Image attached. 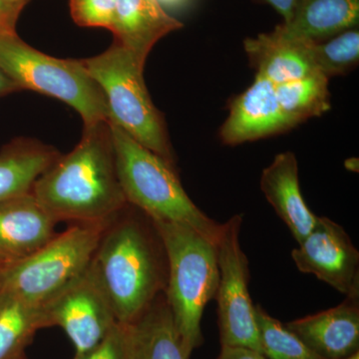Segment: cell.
Here are the masks:
<instances>
[{"mask_svg":"<svg viewBox=\"0 0 359 359\" xmlns=\"http://www.w3.org/2000/svg\"><path fill=\"white\" fill-rule=\"evenodd\" d=\"M276 93L283 112L295 125L330 109L328 78L320 73L276 85Z\"/></svg>","mask_w":359,"mask_h":359,"instance_id":"21","label":"cell"},{"mask_svg":"<svg viewBox=\"0 0 359 359\" xmlns=\"http://www.w3.org/2000/svg\"><path fill=\"white\" fill-rule=\"evenodd\" d=\"M215 359H266L263 353L250 348L238 346H221V351Z\"/></svg>","mask_w":359,"mask_h":359,"instance_id":"26","label":"cell"},{"mask_svg":"<svg viewBox=\"0 0 359 359\" xmlns=\"http://www.w3.org/2000/svg\"><path fill=\"white\" fill-rule=\"evenodd\" d=\"M82 62L102 89L109 110V123L174 165L166 124L149 94L144 66L115 42L107 50L82 59Z\"/></svg>","mask_w":359,"mask_h":359,"instance_id":"5","label":"cell"},{"mask_svg":"<svg viewBox=\"0 0 359 359\" xmlns=\"http://www.w3.org/2000/svg\"><path fill=\"white\" fill-rule=\"evenodd\" d=\"M164 245L168 262L165 297L189 356L202 346L201 328L208 302L216 299L218 257L215 243L186 224L153 221Z\"/></svg>","mask_w":359,"mask_h":359,"instance_id":"3","label":"cell"},{"mask_svg":"<svg viewBox=\"0 0 359 359\" xmlns=\"http://www.w3.org/2000/svg\"><path fill=\"white\" fill-rule=\"evenodd\" d=\"M124 325L127 359H190L165 294L159 295L138 320Z\"/></svg>","mask_w":359,"mask_h":359,"instance_id":"17","label":"cell"},{"mask_svg":"<svg viewBox=\"0 0 359 359\" xmlns=\"http://www.w3.org/2000/svg\"><path fill=\"white\" fill-rule=\"evenodd\" d=\"M91 264L121 325L138 320L166 290L164 245L152 219L132 205L106 223Z\"/></svg>","mask_w":359,"mask_h":359,"instance_id":"2","label":"cell"},{"mask_svg":"<svg viewBox=\"0 0 359 359\" xmlns=\"http://www.w3.org/2000/svg\"><path fill=\"white\" fill-rule=\"evenodd\" d=\"M255 316L261 353L266 359H325L309 348L297 334L269 316L259 304Z\"/></svg>","mask_w":359,"mask_h":359,"instance_id":"22","label":"cell"},{"mask_svg":"<svg viewBox=\"0 0 359 359\" xmlns=\"http://www.w3.org/2000/svg\"><path fill=\"white\" fill-rule=\"evenodd\" d=\"M292 257L302 273L316 276L346 297H359V252L340 224L318 216Z\"/></svg>","mask_w":359,"mask_h":359,"instance_id":"10","label":"cell"},{"mask_svg":"<svg viewBox=\"0 0 359 359\" xmlns=\"http://www.w3.org/2000/svg\"><path fill=\"white\" fill-rule=\"evenodd\" d=\"M118 179L127 204L152 221L186 224L217 245L222 224L194 204L182 186L174 165L143 147L111 124Z\"/></svg>","mask_w":359,"mask_h":359,"instance_id":"4","label":"cell"},{"mask_svg":"<svg viewBox=\"0 0 359 359\" xmlns=\"http://www.w3.org/2000/svg\"><path fill=\"white\" fill-rule=\"evenodd\" d=\"M285 325L320 358H348L359 351V297Z\"/></svg>","mask_w":359,"mask_h":359,"instance_id":"13","label":"cell"},{"mask_svg":"<svg viewBox=\"0 0 359 359\" xmlns=\"http://www.w3.org/2000/svg\"><path fill=\"white\" fill-rule=\"evenodd\" d=\"M21 91L18 84L7 76L6 73L0 68V97L11 95Z\"/></svg>","mask_w":359,"mask_h":359,"instance_id":"29","label":"cell"},{"mask_svg":"<svg viewBox=\"0 0 359 359\" xmlns=\"http://www.w3.org/2000/svg\"><path fill=\"white\" fill-rule=\"evenodd\" d=\"M47 327L43 306L0 290V359H20L40 328Z\"/></svg>","mask_w":359,"mask_h":359,"instance_id":"20","label":"cell"},{"mask_svg":"<svg viewBox=\"0 0 359 359\" xmlns=\"http://www.w3.org/2000/svg\"><path fill=\"white\" fill-rule=\"evenodd\" d=\"M344 359H359V351L358 353L353 354V355L348 356V358Z\"/></svg>","mask_w":359,"mask_h":359,"instance_id":"32","label":"cell"},{"mask_svg":"<svg viewBox=\"0 0 359 359\" xmlns=\"http://www.w3.org/2000/svg\"><path fill=\"white\" fill-rule=\"evenodd\" d=\"M20 13L4 0H0V33L16 32V25Z\"/></svg>","mask_w":359,"mask_h":359,"instance_id":"27","label":"cell"},{"mask_svg":"<svg viewBox=\"0 0 359 359\" xmlns=\"http://www.w3.org/2000/svg\"><path fill=\"white\" fill-rule=\"evenodd\" d=\"M8 6L13 7L14 9L18 11H22V9L25 8L26 4H27L28 0H4Z\"/></svg>","mask_w":359,"mask_h":359,"instance_id":"30","label":"cell"},{"mask_svg":"<svg viewBox=\"0 0 359 359\" xmlns=\"http://www.w3.org/2000/svg\"><path fill=\"white\" fill-rule=\"evenodd\" d=\"M32 192L57 223L103 224L127 205L118 179L109 122L83 125L80 141L61 155Z\"/></svg>","mask_w":359,"mask_h":359,"instance_id":"1","label":"cell"},{"mask_svg":"<svg viewBox=\"0 0 359 359\" xmlns=\"http://www.w3.org/2000/svg\"><path fill=\"white\" fill-rule=\"evenodd\" d=\"M0 68L20 90L67 104L83 125L109 122L105 95L82 60L53 57L33 48L16 32L0 33Z\"/></svg>","mask_w":359,"mask_h":359,"instance_id":"6","label":"cell"},{"mask_svg":"<svg viewBox=\"0 0 359 359\" xmlns=\"http://www.w3.org/2000/svg\"><path fill=\"white\" fill-rule=\"evenodd\" d=\"M56 224L32 192L0 202V269L50 242L56 236Z\"/></svg>","mask_w":359,"mask_h":359,"instance_id":"12","label":"cell"},{"mask_svg":"<svg viewBox=\"0 0 359 359\" xmlns=\"http://www.w3.org/2000/svg\"><path fill=\"white\" fill-rule=\"evenodd\" d=\"M106 223L75 224L56 233L32 256L0 269V290L43 306L89 268Z\"/></svg>","mask_w":359,"mask_h":359,"instance_id":"7","label":"cell"},{"mask_svg":"<svg viewBox=\"0 0 359 359\" xmlns=\"http://www.w3.org/2000/svg\"><path fill=\"white\" fill-rule=\"evenodd\" d=\"M266 1L282 15L283 23H287L294 16L295 9L301 0H266Z\"/></svg>","mask_w":359,"mask_h":359,"instance_id":"28","label":"cell"},{"mask_svg":"<svg viewBox=\"0 0 359 359\" xmlns=\"http://www.w3.org/2000/svg\"><path fill=\"white\" fill-rule=\"evenodd\" d=\"M244 46L257 76L275 85L320 73L311 58V42L290 34L283 25L245 39Z\"/></svg>","mask_w":359,"mask_h":359,"instance_id":"14","label":"cell"},{"mask_svg":"<svg viewBox=\"0 0 359 359\" xmlns=\"http://www.w3.org/2000/svg\"><path fill=\"white\" fill-rule=\"evenodd\" d=\"M36 139L18 137L0 150V202L32 192L35 181L60 157Z\"/></svg>","mask_w":359,"mask_h":359,"instance_id":"18","label":"cell"},{"mask_svg":"<svg viewBox=\"0 0 359 359\" xmlns=\"http://www.w3.org/2000/svg\"><path fill=\"white\" fill-rule=\"evenodd\" d=\"M262 191L278 216L285 222L297 243L313 231L318 216L309 210L302 195L299 165L294 153L276 155L262 173Z\"/></svg>","mask_w":359,"mask_h":359,"instance_id":"16","label":"cell"},{"mask_svg":"<svg viewBox=\"0 0 359 359\" xmlns=\"http://www.w3.org/2000/svg\"><path fill=\"white\" fill-rule=\"evenodd\" d=\"M118 0H69L73 21L81 27H100L110 30Z\"/></svg>","mask_w":359,"mask_h":359,"instance_id":"24","label":"cell"},{"mask_svg":"<svg viewBox=\"0 0 359 359\" xmlns=\"http://www.w3.org/2000/svg\"><path fill=\"white\" fill-rule=\"evenodd\" d=\"M295 126L280 107L276 85L257 76L244 93L231 101L230 115L219 130V138L226 145H238Z\"/></svg>","mask_w":359,"mask_h":359,"instance_id":"11","label":"cell"},{"mask_svg":"<svg viewBox=\"0 0 359 359\" xmlns=\"http://www.w3.org/2000/svg\"><path fill=\"white\" fill-rule=\"evenodd\" d=\"M242 224L241 215L222 224L216 245L219 340L221 346L250 347L261 353L255 306L249 292V261L240 245Z\"/></svg>","mask_w":359,"mask_h":359,"instance_id":"8","label":"cell"},{"mask_svg":"<svg viewBox=\"0 0 359 359\" xmlns=\"http://www.w3.org/2000/svg\"><path fill=\"white\" fill-rule=\"evenodd\" d=\"M359 0H301L283 27L309 42H321L358 27Z\"/></svg>","mask_w":359,"mask_h":359,"instance_id":"19","label":"cell"},{"mask_svg":"<svg viewBox=\"0 0 359 359\" xmlns=\"http://www.w3.org/2000/svg\"><path fill=\"white\" fill-rule=\"evenodd\" d=\"M160 2L161 6H177L179 4H183L186 0H158Z\"/></svg>","mask_w":359,"mask_h":359,"instance_id":"31","label":"cell"},{"mask_svg":"<svg viewBox=\"0 0 359 359\" xmlns=\"http://www.w3.org/2000/svg\"><path fill=\"white\" fill-rule=\"evenodd\" d=\"M182 27L183 23L168 14L158 0H118L110 32L113 42L145 67L156 43Z\"/></svg>","mask_w":359,"mask_h":359,"instance_id":"15","label":"cell"},{"mask_svg":"<svg viewBox=\"0 0 359 359\" xmlns=\"http://www.w3.org/2000/svg\"><path fill=\"white\" fill-rule=\"evenodd\" d=\"M74 359H127L125 325L118 323L98 346Z\"/></svg>","mask_w":359,"mask_h":359,"instance_id":"25","label":"cell"},{"mask_svg":"<svg viewBox=\"0 0 359 359\" xmlns=\"http://www.w3.org/2000/svg\"><path fill=\"white\" fill-rule=\"evenodd\" d=\"M43 309L47 327L57 325L65 330L74 344L75 358L98 346L119 323L92 264Z\"/></svg>","mask_w":359,"mask_h":359,"instance_id":"9","label":"cell"},{"mask_svg":"<svg viewBox=\"0 0 359 359\" xmlns=\"http://www.w3.org/2000/svg\"><path fill=\"white\" fill-rule=\"evenodd\" d=\"M311 58L320 74L330 79L346 74L358 65L359 32L351 28L321 42H311Z\"/></svg>","mask_w":359,"mask_h":359,"instance_id":"23","label":"cell"}]
</instances>
